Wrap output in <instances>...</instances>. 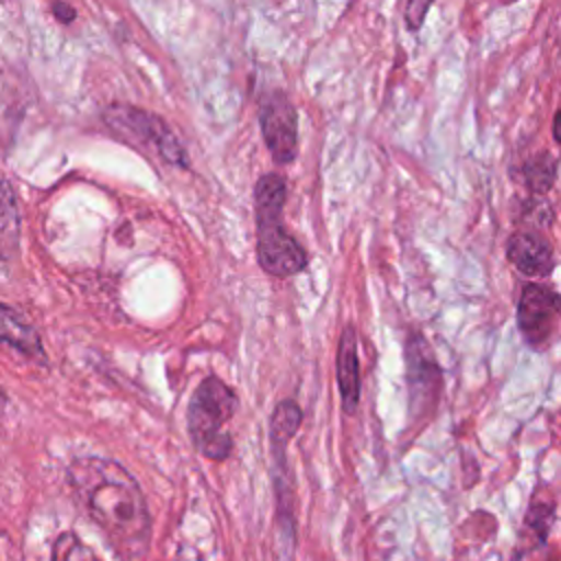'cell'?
Listing matches in <instances>:
<instances>
[{
  "label": "cell",
  "instance_id": "obj_1",
  "mask_svg": "<svg viewBox=\"0 0 561 561\" xmlns=\"http://www.w3.org/2000/svg\"><path fill=\"white\" fill-rule=\"evenodd\" d=\"M70 484L118 557H142L151 519L138 482L114 460L85 456L68 467Z\"/></svg>",
  "mask_w": 561,
  "mask_h": 561
},
{
  "label": "cell",
  "instance_id": "obj_2",
  "mask_svg": "<svg viewBox=\"0 0 561 561\" xmlns=\"http://www.w3.org/2000/svg\"><path fill=\"white\" fill-rule=\"evenodd\" d=\"M285 197L287 184L278 173H265L254 186L256 254L261 267L272 276H291L307 265L305 250L283 230Z\"/></svg>",
  "mask_w": 561,
  "mask_h": 561
},
{
  "label": "cell",
  "instance_id": "obj_3",
  "mask_svg": "<svg viewBox=\"0 0 561 561\" xmlns=\"http://www.w3.org/2000/svg\"><path fill=\"white\" fill-rule=\"evenodd\" d=\"M234 410L237 394L221 379L206 377L197 386L186 410L188 434L197 451L215 460H224L230 454L232 440L224 425L230 421Z\"/></svg>",
  "mask_w": 561,
  "mask_h": 561
},
{
  "label": "cell",
  "instance_id": "obj_4",
  "mask_svg": "<svg viewBox=\"0 0 561 561\" xmlns=\"http://www.w3.org/2000/svg\"><path fill=\"white\" fill-rule=\"evenodd\" d=\"M103 121L121 140L134 147L151 149L169 164L186 167L184 147L160 116L134 105L116 103L103 112Z\"/></svg>",
  "mask_w": 561,
  "mask_h": 561
},
{
  "label": "cell",
  "instance_id": "obj_5",
  "mask_svg": "<svg viewBox=\"0 0 561 561\" xmlns=\"http://www.w3.org/2000/svg\"><path fill=\"white\" fill-rule=\"evenodd\" d=\"M517 327L533 348L552 344L561 333V294L541 283H528L517 302Z\"/></svg>",
  "mask_w": 561,
  "mask_h": 561
},
{
  "label": "cell",
  "instance_id": "obj_6",
  "mask_svg": "<svg viewBox=\"0 0 561 561\" xmlns=\"http://www.w3.org/2000/svg\"><path fill=\"white\" fill-rule=\"evenodd\" d=\"M259 123L272 158L287 164L298 153V116L296 107L283 92H272L263 99Z\"/></svg>",
  "mask_w": 561,
  "mask_h": 561
},
{
  "label": "cell",
  "instance_id": "obj_7",
  "mask_svg": "<svg viewBox=\"0 0 561 561\" xmlns=\"http://www.w3.org/2000/svg\"><path fill=\"white\" fill-rule=\"evenodd\" d=\"M430 351L432 348L423 337L412 335L408 340L405 357H408V386H410L412 408L432 403L440 388V370Z\"/></svg>",
  "mask_w": 561,
  "mask_h": 561
},
{
  "label": "cell",
  "instance_id": "obj_8",
  "mask_svg": "<svg viewBox=\"0 0 561 561\" xmlns=\"http://www.w3.org/2000/svg\"><path fill=\"white\" fill-rule=\"evenodd\" d=\"M506 256L526 276H546L554 267L552 248L530 230H517L508 237Z\"/></svg>",
  "mask_w": 561,
  "mask_h": 561
},
{
  "label": "cell",
  "instance_id": "obj_9",
  "mask_svg": "<svg viewBox=\"0 0 561 561\" xmlns=\"http://www.w3.org/2000/svg\"><path fill=\"white\" fill-rule=\"evenodd\" d=\"M337 388L346 412H355L359 403V362H357V337L351 327L344 329L337 344Z\"/></svg>",
  "mask_w": 561,
  "mask_h": 561
},
{
  "label": "cell",
  "instance_id": "obj_10",
  "mask_svg": "<svg viewBox=\"0 0 561 561\" xmlns=\"http://www.w3.org/2000/svg\"><path fill=\"white\" fill-rule=\"evenodd\" d=\"M0 342L15 346L18 351L33 355V357H44L39 335L35 329L11 307L0 305Z\"/></svg>",
  "mask_w": 561,
  "mask_h": 561
},
{
  "label": "cell",
  "instance_id": "obj_11",
  "mask_svg": "<svg viewBox=\"0 0 561 561\" xmlns=\"http://www.w3.org/2000/svg\"><path fill=\"white\" fill-rule=\"evenodd\" d=\"M20 245V213L9 182L0 180V259H11Z\"/></svg>",
  "mask_w": 561,
  "mask_h": 561
},
{
  "label": "cell",
  "instance_id": "obj_12",
  "mask_svg": "<svg viewBox=\"0 0 561 561\" xmlns=\"http://www.w3.org/2000/svg\"><path fill=\"white\" fill-rule=\"evenodd\" d=\"M302 412L294 401H280L272 414L270 421V436H272V449L278 462L285 460V447L294 432L300 427Z\"/></svg>",
  "mask_w": 561,
  "mask_h": 561
},
{
  "label": "cell",
  "instance_id": "obj_13",
  "mask_svg": "<svg viewBox=\"0 0 561 561\" xmlns=\"http://www.w3.org/2000/svg\"><path fill=\"white\" fill-rule=\"evenodd\" d=\"M557 158H552L550 153H539L535 158H530L526 164H524V182L526 186L541 195V193H548L557 180Z\"/></svg>",
  "mask_w": 561,
  "mask_h": 561
},
{
  "label": "cell",
  "instance_id": "obj_14",
  "mask_svg": "<svg viewBox=\"0 0 561 561\" xmlns=\"http://www.w3.org/2000/svg\"><path fill=\"white\" fill-rule=\"evenodd\" d=\"M552 506L550 504H533L528 515H526V526L537 535V543L541 546L548 537V530H550V524H552Z\"/></svg>",
  "mask_w": 561,
  "mask_h": 561
},
{
  "label": "cell",
  "instance_id": "obj_15",
  "mask_svg": "<svg viewBox=\"0 0 561 561\" xmlns=\"http://www.w3.org/2000/svg\"><path fill=\"white\" fill-rule=\"evenodd\" d=\"M92 557V552L81 543L77 541L72 535H61L55 543V550H53V557L55 559H75V557Z\"/></svg>",
  "mask_w": 561,
  "mask_h": 561
},
{
  "label": "cell",
  "instance_id": "obj_16",
  "mask_svg": "<svg viewBox=\"0 0 561 561\" xmlns=\"http://www.w3.org/2000/svg\"><path fill=\"white\" fill-rule=\"evenodd\" d=\"M432 4H434V0H408L405 2V24L410 31H416L423 26L425 15Z\"/></svg>",
  "mask_w": 561,
  "mask_h": 561
},
{
  "label": "cell",
  "instance_id": "obj_17",
  "mask_svg": "<svg viewBox=\"0 0 561 561\" xmlns=\"http://www.w3.org/2000/svg\"><path fill=\"white\" fill-rule=\"evenodd\" d=\"M53 13H55V18L59 20V22H64V24H68V22H72L75 18H77V11L68 4V2H53Z\"/></svg>",
  "mask_w": 561,
  "mask_h": 561
},
{
  "label": "cell",
  "instance_id": "obj_18",
  "mask_svg": "<svg viewBox=\"0 0 561 561\" xmlns=\"http://www.w3.org/2000/svg\"><path fill=\"white\" fill-rule=\"evenodd\" d=\"M552 136H554V140L561 145V110L554 114V123H552Z\"/></svg>",
  "mask_w": 561,
  "mask_h": 561
},
{
  "label": "cell",
  "instance_id": "obj_19",
  "mask_svg": "<svg viewBox=\"0 0 561 561\" xmlns=\"http://www.w3.org/2000/svg\"><path fill=\"white\" fill-rule=\"evenodd\" d=\"M4 408H7V394H4V390L0 388V416L4 414Z\"/></svg>",
  "mask_w": 561,
  "mask_h": 561
},
{
  "label": "cell",
  "instance_id": "obj_20",
  "mask_svg": "<svg viewBox=\"0 0 561 561\" xmlns=\"http://www.w3.org/2000/svg\"><path fill=\"white\" fill-rule=\"evenodd\" d=\"M504 4H513V2H517V0H502Z\"/></svg>",
  "mask_w": 561,
  "mask_h": 561
}]
</instances>
